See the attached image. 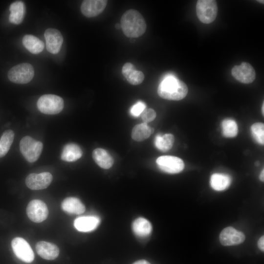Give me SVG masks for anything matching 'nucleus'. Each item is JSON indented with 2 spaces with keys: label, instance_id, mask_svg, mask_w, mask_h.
<instances>
[{
  "label": "nucleus",
  "instance_id": "nucleus-1",
  "mask_svg": "<svg viewBox=\"0 0 264 264\" xmlns=\"http://www.w3.org/2000/svg\"><path fill=\"white\" fill-rule=\"evenodd\" d=\"M122 30L127 37L138 38L146 31L147 24L142 15L136 10H127L120 20Z\"/></svg>",
  "mask_w": 264,
  "mask_h": 264
},
{
  "label": "nucleus",
  "instance_id": "nucleus-2",
  "mask_svg": "<svg viewBox=\"0 0 264 264\" xmlns=\"http://www.w3.org/2000/svg\"><path fill=\"white\" fill-rule=\"evenodd\" d=\"M188 91V87L185 83L171 76L164 79L157 88L158 95L169 100H180L185 97Z\"/></svg>",
  "mask_w": 264,
  "mask_h": 264
},
{
  "label": "nucleus",
  "instance_id": "nucleus-3",
  "mask_svg": "<svg viewBox=\"0 0 264 264\" xmlns=\"http://www.w3.org/2000/svg\"><path fill=\"white\" fill-rule=\"evenodd\" d=\"M40 112L45 114H56L63 109L64 102L60 96L54 94H45L41 96L37 103Z\"/></svg>",
  "mask_w": 264,
  "mask_h": 264
},
{
  "label": "nucleus",
  "instance_id": "nucleus-4",
  "mask_svg": "<svg viewBox=\"0 0 264 264\" xmlns=\"http://www.w3.org/2000/svg\"><path fill=\"white\" fill-rule=\"evenodd\" d=\"M43 149V143L29 136H25L22 138L20 142V151L29 162H34L40 157Z\"/></svg>",
  "mask_w": 264,
  "mask_h": 264
},
{
  "label": "nucleus",
  "instance_id": "nucleus-5",
  "mask_svg": "<svg viewBox=\"0 0 264 264\" xmlns=\"http://www.w3.org/2000/svg\"><path fill=\"white\" fill-rule=\"evenodd\" d=\"M196 13L198 20L203 23L212 22L218 14L217 1L214 0H198L197 2Z\"/></svg>",
  "mask_w": 264,
  "mask_h": 264
},
{
  "label": "nucleus",
  "instance_id": "nucleus-6",
  "mask_svg": "<svg viewBox=\"0 0 264 264\" xmlns=\"http://www.w3.org/2000/svg\"><path fill=\"white\" fill-rule=\"evenodd\" d=\"M9 80L14 83L24 84L29 83L34 75L33 66L28 63H22L12 67L8 72Z\"/></svg>",
  "mask_w": 264,
  "mask_h": 264
},
{
  "label": "nucleus",
  "instance_id": "nucleus-7",
  "mask_svg": "<svg viewBox=\"0 0 264 264\" xmlns=\"http://www.w3.org/2000/svg\"><path fill=\"white\" fill-rule=\"evenodd\" d=\"M13 251L21 261L30 263L34 259V254L29 243L22 238L16 237L11 242Z\"/></svg>",
  "mask_w": 264,
  "mask_h": 264
},
{
  "label": "nucleus",
  "instance_id": "nucleus-8",
  "mask_svg": "<svg viewBox=\"0 0 264 264\" xmlns=\"http://www.w3.org/2000/svg\"><path fill=\"white\" fill-rule=\"evenodd\" d=\"M29 219L34 222L44 221L48 217V210L46 204L39 199H33L27 205L26 210Z\"/></svg>",
  "mask_w": 264,
  "mask_h": 264
},
{
  "label": "nucleus",
  "instance_id": "nucleus-9",
  "mask_svg": "<svg viewBox=\"0 0 264 264\" xmlns=\"http://www.w3.org/2000/svg\"><path fill=\"white\" fill-rule=\"evenodd\" d=\"M156 163L161 170L169 174L180 173L184 168L183 160L175 156H161L157 158Z\"/></svg>",
  "mask_w": 264,
  "mask_h": 264
},
{
  "label": "nucleus",
  "instance_id": "nucleus-10",
  "mask_svg": "<svg viewBox=\"0 0 264 264\" xmlns=\"http://www.w3.org/2000/svg\"><path fill=\"white\" fill-rule=\"evenodd\" d=\"M231 74L237 80L244 84L253 82L256 77L254 68L247 62H242L240 65L235 66L232 68Z\"/></svg>",
  "mask_w": 264,
  "mask_h": 264
},
{
  "label": "nucleus",
  "instance_id": "nucleus-11",
  "mask_svg": "<svg viewBox=\"0 0 264 264\" xmlns=\"http://www.w3.org/2000/svg\"><path fill=\"white\" fill-rule=\"evenodd\" d=\"M53 177L49 172L31 173L25 179V184L31 190H39L46 188L52 182Z\"/></svg>",
  "mask_w": 264,
  "mask_h": 264
},
{
  "label": "nucleus",
  "instance_id": "nucleus-12",
  "mask_svg": "<svg viewBox=\"0 0 264 264\" xmlns=\"http://www.w3.org/2000/svg\"><path fill=\"white\" fill-rule=\"evenodd\" d=\"M219 239L222 245L231 246L242 243L245 239V237L242 232L229 226L221 231Z\"/></svg>",
  "mask_w": 264,
  "mask_h": 264
},
{
  "label": "nucleus",
  "instance_id": "nucleus-13",
  "mask_svg": "<svg viewBox=\"0 0 264 264\" xmlns=\"http://www.w3.org/2000/svg\"><path fill=\"white\" fill-rule=\"evenodd\" d=\"M44 36L47 50L51 54H57L63 43V37L61 32L54 28H48L45 31Z\"/></svg>",
  "mask_w": 264,
  "mask_h": 264
},
{
  "label": "nucleus",
  "instance_id": "nucleus-14",
  "mask_svg": "<svg viewBox=\"0 0 264 264\" xmlns=\"http://www.w3.org/2000/svg\"><path fill=\"white\" fill-rule=\"evenodd\" d=\"M108 0H85L81 5V11L86 17H96L105 10Z\"/></svg>",
  "mask_w": 264,
  "mask_h": 264
},
{
  "label": "nucleus",
  "instance_id": "nucleus-15",
  "mask_svg": "<svg viewBox=\"0 0 264 264\" xmlns=\"http://www.w3.org/2000/svg\"><path fill=\"white\" fill-rule=\"evenodd\" d=\"M36 250L38 254L42 258L53 260L59 254V249L55 244L45 241H40L36 244Z\"/></svg>",
  "mask_w": 264,
  "mask_h": 264
},
{
  "label": "nucleus",
  "instance_id": "nucleus-16",
  "mask_svg": "<svg viewBox=\"0 0 264 264\" xmlns=\"http://www.w3.org/2000/svg\"><path fill=\"white\" fill-rule=\"evenodd\" d=\"M100 222L96 216H83L76 218L74 221V226L79 231L90 232L95 229Z\"/></svg>",
  "mask_w": 264,
  "mask_h": 264
},
{
  "label": "nucleus",
  "instance_id": "nucleus-17",
  "mask_svg": "<svg viewBox=\"0 0 264 264\" xmlns=\"http://www.w3.org/2000/svg\"><path fill=\"white\" fill-rule=\"evenodd\" d=\"M122 73L128 82L132 85L140 84L144 79V73L136 69L131 63H125L122 68Z\"/></svg>",
  "mask_w": 264,
  "mask_h": 264
},
{
  "label": "nucleus",
  "instance_id": "nucleus-18",
  "mask_svg": "<svg viewBox=\"0 0 264 264\" xmlns=\"http://www.w3.org/2000/svg\"><path fill=\"white\" fill-rule=\"evenodd\" d=\"M61 208L66 213L74 215L82 214L86 210L84 204L75 197L65 198L61 203Z\"/></svg>",
  "mask_w": 264,
  "mask_h": 264
},
{
  "label": "nucleus",
  "instance_id": "nucleus-19",
  "mask_svg": "<svg viewBox=\"0 0 264 264\" xmlns=\"http://www.w3.org/2000/svg\"><path fill=\"white\" fill-rule=\"evenodd\" d=\"M9 20L13 24H19L22 22L25 14V6L23 2L17 1L11 4Z\"/></svg>",
  "mask_w": 264,
  "mask_h": 264
},
{
  "label": "nucleus",
  "instance_id": "nucleus-20",
  "mask_svg": "<svg viewBox=\"0 0 264 264\" xmlns=\"http://www.w3.org/2000/svg\"><path fill=\"white\" fill-rule=\"evenodd\" d=\"M92 157L96 163L101 168L108 169L113 164V159L105 150L97 148L92 152Z\"/></svg>",
  "mask_w": 264,
  "mask_h": 264
},
{
  "label": "nucleus",
  "instance_id": "nucleus-21",
  "mask_svg": "<svg viewBox=\"0 0 264 264\" xmlns=\"http://www.w3.org/2000/svg\"><path fill=\"white\" fill-rule=\"evenodd\" d=\"M82 154V151L78 145L68 143L64 147L61 158L65 161L73 162L81 158Z\"/></svg>",
  "mask_w": 264,
  "mask_h": 264
},
{
  "label": "nucleus",
  "instance_id": "nucleus-22",
  "mask_svg": "<svg viewBox=\"0 0 264 264\" xmlns=\"http://www.w3.org/2000/svg\"><path fill=\"white\" fill-rule=\"evenodd\" d=\"M22 42L24 46L34 54L40 53L44 47V43L32 35H25L22 38Z\"/></svg>",
  "mask_w": 264,
  "mask_h": 264
},
{
  "label": "nucleus",
  "instance_id": "nucleus-23",
  "mask_svg": "<svg viewBox=\"0 0 264 264\" xmlns=\"http://www.w3.org/2000/svg\"><path fill=\"white\" fill-rule=\"evenodd\" d=\"M132 229L137 236L143 238L148 236L151 233L152 226L147 220L143 218H139L133 222Z\"/></svg>",
  "mask_w": 264,
  "mask_h": 264
},
{
  "label": "nucleus",
  "instance_id": "nucleus-24",
  "mask_svg": "<svg viewBox=\"0 0 264 264\" xmlns=\"http://www.w3.org/2000/svg\"><path fill=\"white\" fill-rule=\"evenodd\" d=\"M231 178L226 174L215 173L213 174L210 178L211 187L217 191L226 189L231 184Z\"/></svg>",
  "mask_w": 264,
  "mask_h": 264
},
{
  "label": "nucleus",
  "instance_id": "nucleus-25",
  "mask_svg": "<svg viewBox=\"0 0 264 264\" xmlns=\"http://www.w3.org/2000/svg\"><path fill=\"white\" fill-rule=\"evenodd\" d=\"M154 132V129L147 124H137L132 129V137L135 141H142L150 137Z\"/></svg>",
  "mask_w": 264,
  "mask_h": 264
},
{
  "label": "nucleus",
  "instance_id": "nucleus-26",
  "mask_svg": "<svg viewBox=\"0 0 264 264\" xmlns=\"http://www.w3.org/2000/svg\"><path fill=\"white\" fill-rule=\"evenodd\" d=\"M175 141L174 135L171 133L158 134L154 139V145L156 148L162 152L170 150L173 146Z\"/></svg>",
  "mask_w": 264,
  "mask_h": 264
},
{
  "label": "nucleus",
  "instance_id": "nucleus-27",
  "mask_svg": "<svg viewBox=\"0 0 264 264\" xmlns=\"http://www.w3.org/2000/svg\"><path fill=\"white\" fill-rule=\"evenodd\" d=\"M14 133L12 130L4 132L0 139V158L5 156L9 151L13 142Z\"/></svg>",
  "mask_w": 264,
  "mask_h": 264
},
{
  "label": "nucleus",
  "instance_id": "nucleus-28",
  "mask_svg": "<svg viewBox=\"0 0 264 264\" xmlns=\"http://www.w3.org/2000/svg\"><path fill=\"white\" fill-rule=\"evenodd\" d=\"M222 135L225 137H234L238 133V127L236 121L230 118L224 119L221 122Z\"/></svg>",
  "mask_w": 264,
  "mask_h": 264
},
{
  "label": "nucleus",
  "instance_id": "nucleus-29",
  "mask_svg": "<svg viewBox=\"0 0 264 264\" xmlns=\"http://www.w3.org/2000/svg\"><path fill=\"white\" fill-rule=\"evenodd\" d=\"M252 135L255 140L261 145L264 144V125L258 122L253 124L251 127Z\"/></svg>",
  "mask_w": 264,
  "mask_h": 264
},
{
  "label": "nucleus",
  "instance_id": "nucleus-30",
  "mask_svg": "<svg viewBox=\"0 0 264 264\" xmlns=\"http://www.w3.org/2000/svg\"><path fill=\"white\" fill-rule=\"evenodd\" d=\"M156 112L151 108H146L141 114V117L144 123L147 124L153 121L156 117Z\"/></svg>",
  "mask_w": 264,
  "mask_h": 264
},
{
  "label": "nucleus",
  "instance_id": "nucleus-31",
  "mask_svg": "<svg viewBox=\"0 0 264 264\" xmlns=\"http://www.w3.org/2000/svg\"><path fill=\"white\" fill-rule=\"evenodd\" d=\"M146 108V105L144 103L138 101L132 107L130 113L133 116L138 117L141 115Z\"/></svg>",
  "mask_w": 264,
  "mask_h": 264
},
{
  "label": "nucleus",
  "instance_id": "nucleus-32",
  "mask_svg": "<svg viewBox=\"0 0 264 264\" xmlns=\"http://www.w3.org/2000/svg\"><path fill=\"white\" fill-rule=\"evenodd\" d=\"M258 246L259 248L262 251H264V236L261 237L258 241Z\"/></svg>",
  "mask_w": 264,
  "mask_h": 264
},
{
  "label": "nucleus",
  "instance_id": "nucleus-33",
  "mask_svg": "<svg viewBox=\"0 0 264 264\" xmlns=\"http://www.w3.org/2000/svg\"><path fill=\"white\" fill-rule=\"evenodd\" d=\"M132 264H151L149 262L145 260H140L137 261Z\"/></svg>",
  "mask_w": 264,
  "mask_h": 264
},
{
  "label": "nucleus",
  "instance_id": "nucleus-34",
  "mask_svg": "<svg viewBox=\"0 0 264 264\" xmlns=\"http://www.w3.org/2000/svg\"><path fill=\"white\" fill-rule=\"evenodd\" d=\"M260 179L261 181L264 182V170L263 169L260 175Z\"/></svg>",
  "mask_w": 264,
  "mask_h": 264
},
{
  "label": "nucleus",
  "instance_id": "nucleus-35",
  "mask_svg": "<svg viewBox=\"0 0 264 264\" xmlns=\"http://www.w3.org/2000/svg\"><path fill=\"white\" fill-rule=\"evenodd\" d=\"M115 27L117 29H119L120 28H121V25H120V24L119 23H116L115 25Z\"/></svg>",
  "mask_w": 264,
  "mask_h": 264
},
{
  "label": "nucleus",
  "instance_id": "nucleus-36",
  "mask_svg": "<svg viewBox=\"0 0 264 264\" xmlns=\"http://www.w3.org/2000/svg\"><path fill=\"white\" fill-rule=\"evenodd\" d=\"M264 103L263 102V105H262V113L263 114V115L264 114Z\"/></svg>",
  "mask_w": 264,
  "mask_h": 264
},
{
  "label": "nucleus",
  "instance_id": "nucleus-37",
  "mask_svg": "<svg viewBox=\"0 0 264 264\" xmlns=\"http://www.w3.org/2000/svg\"><path fill=\"white\" fill-rule=\"evenodd\" d=\"M258 1L259 2H261V3H264V0H258Z\"/></svg>",
  "mask_w": 264,
  "mask_h": 264
}]
</instances>
